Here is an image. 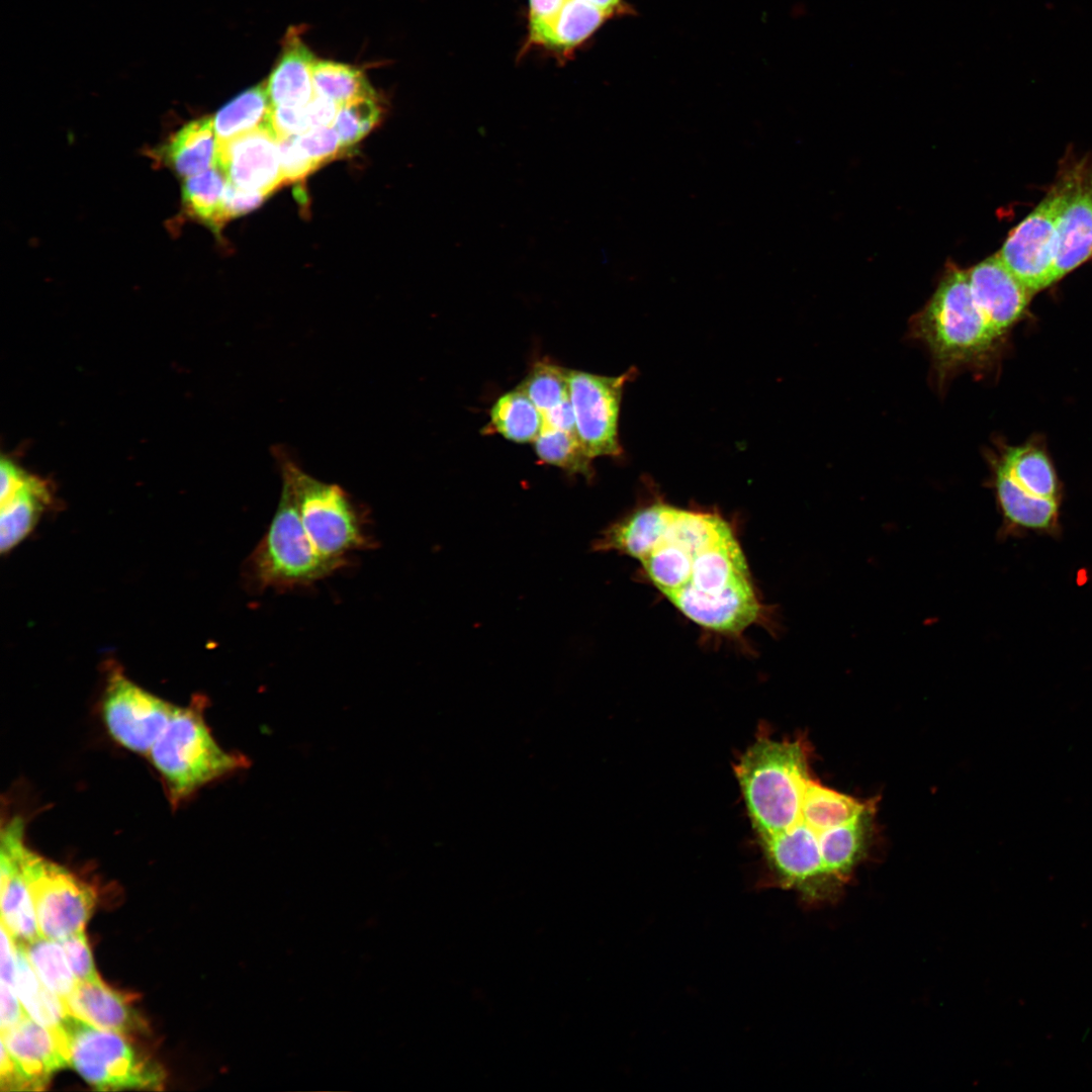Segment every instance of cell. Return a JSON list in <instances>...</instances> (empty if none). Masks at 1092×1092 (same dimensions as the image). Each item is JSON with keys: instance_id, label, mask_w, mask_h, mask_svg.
I'll list each match as a JSON object with an SVG mask.
<instances>
[{"instance_id": "11", "label": "cell", "mask_w": 1092, "mask_h": 1092, "mask_svg": "<svg viewBox=\"0 0 1092 1092\" xmlns=\"http://www.w3.org/2000/svg\"><path fill=\"white\" fill-rule=\"evenodd\" d=\"M635 374L634 368L613 377L568 370L576 435L592 459L621 454L618 437L620 406L625 384Z\"/></svg>"}, {"instance_id": "14", "label": "cell", "mask_w": 1092, "mask_h": 1092, "mask_svg": "<svg viewBox=\"0 0 1092 1092\" xmlns=\"http://www.w3.org/2000/svg\"><path fill=\"white\" fill-rule=\"evenodd\" d=\"M1062 176L1067 197L1058 223L1055 282L1092 257V159L1077 162Z\"/></svg>"}, {"instance_id": "38", "label": "cell", "mask_w": 1092, "mask_h": 1092, "mask_svg": "<svg viewBox=\"0 0 1092 1092\" xmlns=\"http://www.w3.org/2000/svg\"><path fill=\"white\" fill-rule=\"evenodd\" d=\"M266 197V195L258 192L241 189L228 181L220 213L221 225L223 226L231 218L257 208Z\"/></svg>"}, {"instance_id": "9", "label": "cell", "mask_w": 1092, "mask_h": 1092, "mask_svg": "<svg viewBox=\"0 0 1092 1092\" xmlns=\"http://www.w3.org/2000/svg\"><path fill=\"white\" fill-rule=\"evenodd\" d=\"M22 867L40 934L63 940L83 931L97 900L95 890L72 872L25 846Z\"/></svg>"}, {"instance_id": "3", "label": "cell", "mask_w": 1092, "mask_h": 1092, "mask_svg": "<svg viewBox=\"0 0 1092 1092\" xmlns=\"http://www.w3.org/2000/svg\"><path fill=\"white\" fill-rule=\"evenodd\" d=\"M206 705V698L197 696L186 707L176 706L148 754L174 807L203 786L250 765L244 754L215 741L205 722Z\"/></svg>"}, {"instance_id": "42", "label": "cell", "mask_w": 1092, "mask_h": 1092, "mask_svg": "<svg viewBox=\"0 0 1092 1092\" xmlns=\"http://www.w3.org/2000/svg\"><path fill=\"white\" fill-rule=\"evenodd\" d=\"M1 1031L14 1026L26 1015L19 1000L16 986L1 982Z\"/></svg>"}, {"instance_id": "44", "label": "cell", "mask_w": 1092, "mask_h": 1092, "mask_svg": "<svg viewBox=\"0 0 1092 1092\" xmlns=\"http://www.w3.org/2000/svg\"><path fill=\"white\" fill-rule=\"evenodd\" d=\"M543 427L576 433L574 412L570 397L543 414Z\"/></svg>"}, {"instance_id": "41", "label": "cell", "mask_w": 1092, "mask_h": 1092, "mask_svg": "<svg viewBox=\"0 0 1092 1092\" xmlns=\"http://www.w3.org/2000/svg\"><path fill=\"white\" fill-rule=\"evenodd\" d=\"M340 105L333 100L315 95L304 105L310 129L333 126Z\"/></svg>"}, {"instance_id": "15", "label": "cell", "mask_w": 1092, "mask_h": 1092, "mask_svg": "<svg viewBox=\"0 0 1092 1092\" xmlns=\"http://www.w3.org/2000/svg\"><path fill=\"white\" fill-rule=\"evenodd\" d=\"M24 827L23 819L13 816L2 825L0 834L1 922L14 941L21 943L41 935L22 867Z\"/></svg>"}, {"instance_id": "36", "label": "cell", "mask_w": 1092, "mask_h": 1092, "mask_svg": "<svg viewBox=\"0 0 1092 1092\" xmlns=\"http://www.w3.org/2000/svg\"><path fill=\"white\" fill-rule=\"evenodd\" d=\"M60 943L78 982L99 978L84 930L60 940Z\"/></svg>"}, {"instance_id": "2", "label": "cell", "mask_w": 1092, "mask_h": 1092, "mask_svg": "<svg viewBox=\"0 0 1092 1092\" xmlns=\"http://www.w3.org/2000/svg\"><path fill=\"white\" fill-rule=\"evenodd\" d=\"M752 824L761 840L801 818L809 774L806 744L760 735L735 766Z\"/></svg>"}, {"instance_id": "32", "label": "cell", "mask_w": 1092, "mask_h": 1092, "mask_svg": "<svg viewBox=\"0 0 1092 1092\" xmlns=\"http://www.w3.org/2000/svg\"><path fill=\"white\" fill-rule=\"evenodd\" d=\"M535 452L544 463L557 466L569 474L592 477V458L586 454L576 433L543 427L534 441Z\"/></svg>"}, {"instance_id": "12", "label": "cell", "mask_w": 1092, "mask_h": 1092, "mask_svg": "<svg viewBox=\"0 0 1092 1092\" xmlns=\"http://www.w3.org/2000/svg\"><path fill=\"white\" fill-rule=\"evenodd\" d=\"M761 843L775 882L796 891L804 903L819 906L840 897L823 863L818 833L803 820Z\"/></svg>"}, {"instance_id": "22", "label": "cell", "mask_w": 1092, "mask_h": 1092, "mask_svg": "<svg viewBox=\"0 0 1092 1092\" xmlns=\"http://www.w3.org/2000/svg\"><path fill=\"white\" fill-rule=\"evenodd\" d=\"M874 810L875 808L870 809L851 821L818 834L825 869L841 892L866 856L872 835Z\"/></svg>"}, {"instance_id": "25", "label": "cell", "mask_w": 1092, "mask_h": 1092, "mask_svg": "<svg viewBox=\"0 0 1092 1092\" xmlns=\"http://www.w3.org/2000/svg\"><path fill=\"white\" fill-rule=\"evenodd\" d=\"M15 952L16 991L25 1013L53 1031L55 1035H62L65 1020L69 1015L65 1004L42 984L23 947L17 942H15Z\"/></svg>"}, {"instance_id": "8", "label": "cell", "mask_w": 1092, "mask_h": 1092, "mask_svg": "<svg viewBox=\"0 0 1092 1092\" xmlns=\"http://www.w3.org/2000/svg\"><path fill=\"white\" fill-rule=\"evenodd\" d=\"M994 486L1004 525L1010 530L1053 534L1060 526V487L1044 453L1010 448L995 464Z\"/></svg>"}, {"instance_id": "24", "label": "cell", "mask_w": 1092, "mask_h": 1092, "mask_svg": "<svg viewBox=\"0 0 1092 1092\" xmlns=\"http://www.w3.org/2000/svg\"><path fill=\"white\" fill-rule=\"evenodd\" d=\"M611 16L583 0H567L550 26L530 44L565 55L586 40Z\"/></svg>"}, {"instance_id": "35", "label": "cell", "mask_w": 1092, "mask_h": 1092, "mask_svg": "<svg viewBox=\"0 0 1092 1092\" xmlns=\"http://www.w3.org/2000/svg\"><path fill=\"white\" fill-rule=\"evenodd\" d=\"M295 140L316 169L340 157L344 151L333 126L311 128L295 135Z\"/></svg>"}, {"instance_id": "17", "label": "cell", "mask_w": 1092, "mask_h": 1092, "mask_svg": "<svg viewBox=\"0 0 1092 1092\" xmlns=\"http://www.w3.org/2000/svg\"><path fill=\"white\" fill-rule=\"evenodd\" d=\"M0 549L11 551L36 526L52 500L48 484L8 459L1 461Z\"/></svg>"}, {"instance_id": "4", "label": "cell", "mask_w": 1092, "mask_h": 1092, "mask_svg": "<svg viewBox=\"0 0 1092 1092\" xmlns=\"http://www.w3.org/2000/svg\"><path fill=\"white\" fill-rule=\"evenodd\" d=\"M911 331L929 349L939 381L979 360L999 338L973 296L967 271L956 267L913 317Z\"/></svg>"}, {"instance_id": "23", "label": "cell", "mask_w": 1092, "mask_h": 1092, "mask_svg": "<svg viewBox=\"0 0 1092 1092\" xmlns=\"http://www.w3.org/2000/svg\"><path fill=\"white\" fill-rule=\"evenodd\" d=\"M314 62V56L297 33H288L282 55L266 82L273 106H303L315 96Z\"/></svg>"}, {"instance_id": "19", "label": "cell", "mask_w": 1092, "mask_h": 1092, "mask_svg": "<svg viewBox=\"0 0 1092 1092\" xmlns=\"http://www.w3.org/2000/svg\"><path fill=\"white\" fill-rule=\"evenodd\" d=\"M1 1042L15 1062L29 1091L46 1089L53 1075L70 1065L64 1041L27 1014L10 1029L1 1031Z\"/></svg>"}, {"instance_id": "1", "label": "cell", "mask_w": 1092, "mask_h": 1092, "mask_svg": "<svg viewBox=\"0 0 1092 1092\" xmlns=\"http://www.w3.org/2000/svg\"><path fill=\"white\" fill-rule=\"evenodd\" d=\"M594 549L639 561L656 588L703 628L738 635L761 617L744 553L718 514L656 502L608 527Z\"/></svg>"}, {"instance_id": "13", "label": "cell", "mask_w": 1092, "mask_h": 1092, "mask_svg": "<svg viewBox=\"0 0 1092 1092\" xmlns=\"http://www.w3.org/2000/svg\"><path fill=\"white\" fill-rule=\"evenodd\" d=\"M175 708L119 670H112L107 677L102 719L113 740L132 752L149 754Z\"/></svg>"}, {"instance_id": "21", "label": "cell", "mask_w": 1092, "mask_h": 1092, "mask_svg": "<svg viewBox=\"0 0 1092 1092\" xmlns=\"http://www.w3.org/2000/svg\"><path fill=\"white\" fill-rule=\"evenodd\" d=\"M153 154L185 179L216 167L217 139L212 117L188 122Z\"/></svg>"}, {"instance_id": "26", "label": "cell", "mask_w": 1092, "mask_h": 1092, "mask_svg": "<svg viewBox=\"0 0 1092 1092\" xmlns=\"http://www.w3.org/2000/svg\"><path fill=\"white\" fill-rule=\"evenodd\" d=\"M272 108L266 82L241 93L212 116L217 143L272 126Z\"/></svg>"}, {"instance_id": "27", "label": "cell", "mask_w": 1092, "mask_h": 1092, "mask_svg": "<svg viewBox=\"0 0 1092 1092\" xmlns=\"http://www.w3.org/2000/svg\"><path fill=\"white\" fill-rule=\"evenodd\" d=\"M874 804L873 801L861 802L827 788L811 778L806 787L799 820H803L819 834L853 820L875 808Z\"/></svg>"}, {"instance_id": "16", "label": "cell", "mask_w": 1092, "mask_h": 1092, "mask_svg": "<svg viewBox=\"0 0 1092 1092\" xmlns=\"http://www.w3.org/2000/svg\"><path fill=\"white\" fill-rule=\"evenodd\" d=\"M228 181L241 189L268 196L284 184L279 140L265 126L217 143V163Z\"/></svg>"}, {"instance_id": "20", "label": "cell", "mask_w": 1092, "mask_h": 1092, "mask_svg": "<svg viewBox=\"0 0 1092 1092\" xmlns=\"http://www.w3.org/2000/svg\"><path fill=\"white\" fill-rule=\"evenodd\" d=\"M64 1004L70 1014L102 1029L126 1035L148 1030L131 997L110 988L100 978L78 982Z\"/></svg>"}, {"instance_id": "39", "label": "cell", "mask_w": 1092, "mask_h": 1092, "mask_svg": "<svg viewBox=\"0 0 1092 1092\" xmlns=\"http://www.w3.org/2000/svg\"><path fill=\"white\" fill-rule=\"evenodd\" d=\"M271 125L278 140L299 135L310 129L303 106H273Z\"/></svg>"}, {"instance_id": "10", "label": "cell", "mask_w": 1092, "mask_h": 1092, "mask_svg": "<svg viewBox=\"0 0 1092 1092\" xmlns=\"http://www.w3.org/2000/svg\"><path fill=\"white\" fill-rule=\"evenodd\" d=\"M1067 197L1063 176L1039 204L1010 233L998 256L1035 293L1055 283L1058 223Z\"/></svg>"}, {"instance_id": "43", "label": "cell", "mask_w": 1092, "mask_h": 1092, "mask_svg": "<svg viewBox=\"0 0 1092 1092\" xmlns=\"http://www.w3.org/2000/svg\"><path fill=\"white\" fill-rule=\"evenodd\" d=\"M0 1087L1 1091H29L26 1081L19 1072L15 1062L1 1042L0 1060Z\"/></svg>"}, {"instance_id": "6", "label": "cell", "mask_w": 1092, "mask_h": 1092, "mask_svg": "<svg viewBox=\"0 0 1092 1092\" xmlns=\"http://www.w3.org/2000/svg\"><path fill=\"white\" fill-rule=\"evenodd\" d=\"M347 563L322 556L311 544L289 490L282 491L269 527L245 564L253 590H285L321 580Z\"/></svg>"}, {"instance_id": "30", "label": "cell", "mask_w": 1092, "mask_h": 1092, "mask_svg": "<svg viewBox=\"0 0 1092 1092\" xmlns=\"http://www.w3.org/2000/svg\"><path fill=\"white\" fill-rule=\"evenodd\" d=\"M228 178L219 167L186 178L182 185L184 210L217 232Z\"/></svg>"}, {"instance_id": "29", "label": "cell", "mask_w": 1092, "mask_h": 1092, "mask_svg": "<svg viewBox=\"0 0 1092 1092\" xmlns=\"http://www.w3.org/2000/svg\"><path fill=\"white\" fill-rule=\"evenodd\" d=\"M17 943L23 947L42 984L64 1003L78 981L60 941L40 935L33 940Z\"/></svg>"}, {"instance_id": "7", "label": "cell", "mask_w": 1092, "mask_h": 1092, "mask_svg": "<svg viewBox=\"0 0 1092 1092\" xmlns=\"http://www.w3.org/2000/svg\"><path fill=\"white\" fill-rule=\"evenodd\" d=\"M70 1065L97 1090H161V1065L130 1042L128 1035L89 1024L69 1014L64 1023Z\"/></svg>"}, {"instance_id": "45", "label": "cell", "mask_w": 1092, "mask_h": 1092, "mask_svg": "<svg viewBox=\"0 0 1092 1092\" xmlns=\"http://www.w3.org/2000/svg\"><path fill=\"white\" fill-rule=\"evenodd\" d=\"M601 10L615 15L618 10L623 9L622 0H583Z\"/></svg>"}, {"instance_id": "34", "label": "cell", "mask_w": 1092, "mask_h": 1092, "mask_svg": "<svg viewBox=\"0 0 1092 1092\" xmlns=\"http://www.w3.org/2000/svg\"><path fill=\"white\" fill-rule=\"evenodd\" d=\"M381 108L376 98L362 97L340 106L333 127L344 150L362 140L379 121Z\"/></svg>"}, {"instance_id": "40", "label": "cell", "mask_w": 1092, "mask_h": 1092, "mask_svg": "<svg viewBox=\"0 0 1092 1092\" xmlns=\"http://www.w3.org/2000/svg\"><path fill=\"white\" fill-rule=\"evenodd\" d=\"M566 1L529 0V43L550 26Z\"/></svg>"}, {"instance_id": "28", "label": "cell", "mask_w": 1092, "mask_h": 1092, "mask_svg": "<svg viewBox=\"0 0 1092 1092\" xmlns=\"http://www.w3.org/2000/svg\"><path fill=\"white\" fill-rule=\"evenodd\" d=\"M494 432L516 443L534 442L544 426L542 413L519 387L500 395L490 411Z\"/></svg>"}, {"instance_id": "5", "label": "cell", "mask_w": 1092, "mask_h": 1092, "mask_svg": "<svg viewBox=\"0 0 1092 1092\" xmlns=\"http://www.w3.org/2000/svg\"><path fill=\"white\" fill-rule=\"evenodd\" d=\"M282 485L291 493L314 549L324 557L348 564L347 554L371 549L362 510L337 484L323 482L285 457L278 458Z\"/></svg>"}, {"instance_id": "18", "label": "cell", "mask_w": 1092, "mask_h": 1092, "mask_svg": "<svg viewBox=\"0 0 1092 1092\" xmlns=\"http://www.w3.org/2000/svg\"><path fill=\"white\" fill-rule=\"evenodd\" d=\"M973 296L998 337L1025 310L1033 294L1004 264L998 254L967 271Z\"/></svg>"}, {"instance_id": "37", "label": "cell", "mask_w": 1092, "mask_h": 1092, "mask_svg": "<svg viewBox=\"0 0 1092 1092\" xmlns=\"http://www.w3.org/2000/svg\"><path fill=\"white\" fill-rule=\"evenodd\" d=\"M279 155L284 184L299 181L316 170L295 135L279 140Z\"/></svg>"}, {"instance_id": "33", "label": "cell", "mask_w": 1092, "mask_h": 1092, "mask_svg": "<svg viewBox=\"0 0 1092 1092\" xmlns=\"http://www.w3.org/2000/svg\"><path fill=\"white\" fill-rule=\"evenodd\" d=\"M519 388L543 415L570 397L568 370L549 362H538Z\"/></svg>"}, {"instance_id": "31", "label": "cell", "mask_w": 1092, "mask_h": 1092, "mask_svg": "<svg viewBox=\"0 0 1092 1092\" xmlns=\"http://www.w3.org/2000/svg\"><path fill=\"white\" fill-rule=\"evenodd\" d=\"M312 80L315 95L331 99L340 106L357 98H376L363 73L348 65L315 60Z\"/></svg>"}]
</instances>
